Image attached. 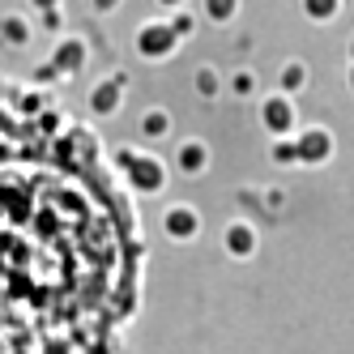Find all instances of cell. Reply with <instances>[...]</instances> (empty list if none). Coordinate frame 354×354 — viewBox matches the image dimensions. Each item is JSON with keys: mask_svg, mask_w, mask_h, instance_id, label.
Wrapping results in <instances>:
<instances>
[{"mask_svg": "<svg viewBox=\"0 0 354 354\" xmlns=\"http://www.w3.org/2000/svg\"><path fill=\"white\" fill-rule=\"evenodd\" d=\"M137 239L94 141L0 82V354H115Z\"/></svg>", "mask_w": 354, "mask_h": 354, "instance_id": "1", "label": "cell"}]
</instances>
